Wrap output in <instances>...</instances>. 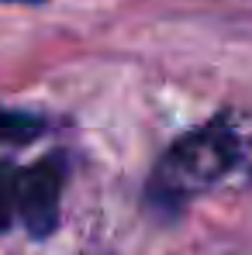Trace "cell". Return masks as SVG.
Masks as SVG:
<instances>
[{
    "mask_svg": "<svg viewBox=\"0 0 252 255\" xmlns=\"http://www.w3.org/2000/svg\"><path fill=\"white\" fill-rule=\"evenodd\" d=\"M17 176L10 162H0V235L10 228L14 214H17Z\"/></svg>",
    "mask_w": 252,
    "mask_h": 255,
    "instance_id": "obj_4",
    "label": "cell"
},
{
    "mask_svg": "<svg viewBox=\"0 0 252 255\" xmlns=\"http://www.w3.org/2000/svg\"><path fill=\"white\" fill-rule=\"evenodd\" d=\"M45 131V125L35 114H24V111H7L0 107V141H10V145H24L31 138H38Z\"/></svg>",
    "mask_w": 252,
    "mask_h": 255,
    "instance_id": "obj_3",
    "label": "cell"
},
{
    "mask_svg": "<svg viewBox=\"0 0 252 255\" xmlns=\"http://www.w3.org/2000/svg\"><path fill=\"white\" fill-rule=\"evenodd\" d=\"M66 186V155H45L17 176V214L35 238H48L59 224V204Z\"/></svg>",
    "mask_w": 252,
    "mask_h": 255,
    "instance_id": "obj_2",
    "label": "cell"
},
{
    "mask_svg": "<svg viewBox=\"0 0 252 255\" xmlns=\"http://www.w3.org/2000/svg\"><path fill=\"white\" fill-rule=\"evenodd\" d=\"M239 155V138L232 128L214 121V125L183 134L166 155L159 159L152 176V193L163 200H183L197 190H208L232 169Z\"/></svg>",
    "mask_w": 252,
    "mask_h": 255,
    "instance_id": "obj_1",
    "label": "cell"
}]
</instances>
